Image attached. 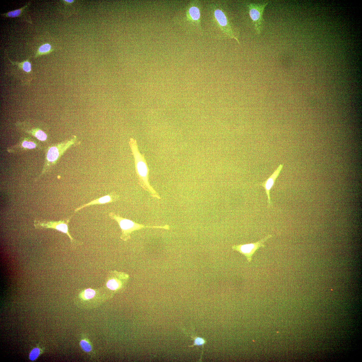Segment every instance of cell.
<instances>
[{"instance_id": "8992f818", "label": "cell", "mask_w": 362, "mask_h": 362, "mask_svg": "<svg viewBox=\"0 0 362 362\" xmlns=\"http://www.w3.org/2000/svg\"><path fill=\"white\" fill-rule=\"evenodd\" d=\"M120 196L115 193H112L110 194L105 196L102 197L95 199L88 203L84 204L79 208H77L75 212H77L82 209L84 208L89 206L96 205L105 204L110 203L116 202L119 199Z\"/></svg>"}, {"instance_id": "2e32d148", "label": "cell", "mask_w": 362, "mask_h": 362, "mask_svg": "<svg viewBox=\"0 0 362 362\" xmlns=\"http://www.w3.org/2000/svg\"><path fill=\"white\" fill-rule=\"evenodd\" d=\"M51 49V45L49 44H46L40 47L39 49V52L40 53H45L49 52Z\"/></svg>"}, {"instance_id": "d6986e66", "label": "cell", "mask_w": 362, "mask_h": 362, "mask_svg": "<svg viewBox=\"0 0 362 362\" xmlns=\"http://www.w3.org/2000/svg\"><path fill=\"white\" fill-rule=\"evenodd\" d=\"M205 342L204 339L200 338H196L195 341L194 345H201L204 344Z\"/></svg>"}, {"instance_id": "ac0fdd59", "label": "cell", "mask_w": 362, "mask_h": 362, "mask_svg": "<svg viewBox=\"0 0 362 362\" xmlns=\"http://www.w3.org/2000/svg\"><path fill=\"white\" fill-rule=\"evenodd\" d=\"M22 68L24 71L27 73L30 72L31 70V64L28 61L25 62L23 64Z\"/></svg>"}, {"instance_id": "3957f363", "label": "cell", "mask_w": 362, "mask_h": 362, "mask_svg": "<svg viewBox=\"0 0 362 362\" xmlns=\"http://www.w3.org/2000/svg\"><path fill=\"white\" fill-rule=\"evenodd\" d=\"M268 2L251 3L248 5L249 16L253 23L255 29L258 35L261 33L264 19L263 15L265 7Z\"/></svg>"}, {"instance_id": "6da1fadb", "label": "cell", "mask_w": 362, "mask_h": 362, "mask_svg": "<svg viewBox=\"0 0 362 362\" xmlns=\"http://www.w3.org/2000/svg\"><path fill=\"white\" fill-rule=\"evenodd\" d=\"M131 148H132L134 157H135L136 167L137 173H138L142 183L148 191L151 192L153 196L157 197L155 194L156 193L152 189L149 185L148 180V170L147 165L144 159L140 154L138 150L136 143L131 141Z\"/></svg>"}, {"instance_id": "5bb4252c", "label": "cell", "mask_w": 362, "mask_h": 362, "mask_svg": "<svg viewBox=\"0 0 362 362\" xmlns=\"http://www.w3.org/2000/svg\"><path fill=\"white\" fill-rule=\"evenodd\" d=\"M40 353L39 349L38 348H35L33 349L31 351L30 355L29 358L31 360L33 361L36 359L38 357Z\"/></svg>"}, {"instance_id": "ffe728a7", "label": "cell", "mask_w": 362, "mask_h": 362, "mask_svg": "<svg viewBox=\"0 0 362 362\" xmlns=\"http://www.w3.org/2000/svg\"><path fill=\"white\" fill-rule=\"evenodd\" d=\"M65 1L67 2H71L73 1Z\"/></svg>"}, {"instance_id": "7c38bea8", "label": "cell", "mask_w": 362, "mask_h": 362, "mask_svg": "<svg viewBox=\"0 0 362 362\" xmlns=\"http://www.w3.org/2000/svg\"><path fill=\"white\" fill-rule=\"evenodd\" d=\"M81 348L84 351L88 352L91 350V346L89 343L85 340H82L80 343Z\"/></svg>"}, {"instance_id": "5b68a950", "label": "cell", "mask_w": 362, "mask_h": 362, "mask_svg": "<svg viewBox=\"0 0 362 362\" xmlns=\"http://www.w3.org/2000/svg\"><path fill=\"white\" fill-rule=\"evenodd\" d=\"M283 167L282 164H280L277 169L272 174L265 182L262 183L261 186H263L266 192L268 197V206L270 207L272 203L271 201L270 195V192L272 189L275 183L276 180L279 176L281 172V171Z\"/></svg>"}, {"instance_id": "8fae6325", "label": "cell", "mask_w": 362, "mask_h": 362, "mask_svg": "<svg viewBox=\"0 0 362 362\" xmlns=\"http://www.w3.org/2000/svg\"><path fill=\"white\" fill-rule=\"evenodd\" d=\"M95 294L96 292L94 290L88 288L84 291L83 293V296L84 298L85 299H89L94 297Z\"/></svg>"}, {"instance_id": "52a82bcc", "label": "cell", "mask_w": 362, "mask_h": 362, "mask_svg": "<svg viewBox=\"0 0 362 362\" xmlns=\"http://www.w3.org/2000/svg\"><path fill=\"white\" fill-rule=\"evenodd\" d=\"M129 278V276L123 273L117 272L113 277H110L107 283V288L112 291L120 289Z\"/></svg>"}, {"instance_id": "30bf717a", "label": "cell", "mask_w": 362, "mask_h": 362, "mask_svg": "<svg viewBox=\"0 0 362 362\" xmlns=\"http://www.w3.org/2000/svg\"><path fill=\"white\" fill-rule=\"evenodd\" d=\"M55 229L62 232L67 234L69 237L71 241L73 240L68 232V227L66 223H65L64 222H61L56 226Z\"/></svg>"}, {"instance_id": "9c48e42d", "label": "cell", "mask_w": 362, "mask_h": 362, "mask_svg": "<svg viewBox=\"0 0 362 362\" xmlns=\"http://www.w3.org/2000/svg\"><path fill=\"white\" fill-rule=\"evenodd\" d=\"M189 13L192 19L195 21L198 20L200 18V12L197 7H193L190 8Z\"/></svg>"}, {"instance_id": "277c9868", "label": "cell", "mask_w": 362, "mask_h": 362, "mask_svg": "<svg viewBox=\"0 0 362 362\" xmlns=\"http://www.w3.org/2000/svg\"><path fill=\"white\" fill-rule=\"evenodd\" d=\"M272 235H269L263 239L257 242L248 243L244 245H234L232 249L234 250L239 252L240 253L244 255L249 262L252 260V257L258 249L261 247H264V243L272 237Z\"/></svg>"}, {"instance_id": "7a4b0ae2", "label": "cell", "mask_w": 362, "mask_h": 362, "mask_svg": "<svg viewBox=\"0 0 362 362\" xmlns=\"http://www.w3.org/2000/svg\"><path fill=\"white\" fill-rule=\"evenodd\" d=\"M109 216L111 219L116 221L120 227L122 232L120 238L124 241H126L130 238L131 233L135 231L138 230L145 227H156L166 229L164 227H152L146 226L137 223L132 220L126 218L121 217L113 213H110Z\"/></svg>"}, {"instance_id": "4fadbf2b", "label": "cell", "mask_w": 362, "mask_h": 362, "mask_svg": "<svg viewBox=\"0 0 362 362\" xmlns=\"http://www.w3.org/2000/svg\"><path fill=\"white\" fill-rule=\"evenodd\" d=\"M34 136L36 138L41 141H44L47 139V136L46 134L41 130H37L34 133Z\"/></svg>"}, {"instance_id": "9a60e30c", "label": "cell", "mask_w": 362, "mask_h": 362, "mask_svg": "<svg viewBox=\"0 0 362 362\" xmlns=\"http://www.w3.org/2000/svg\"><path fill=\"white\" fill-rule=\"evenodd\" d=\"M22 146L25 148L32 149L35 148L36 145L35 143L33 142L25 141L22 143Z\"/></svg>"}, {"instance_id": "e0dca14e", "label": "cell", "mask_w": 362, "mask_h": 362, "mask_svg": "<svg viewBox=\"0 0 362 362\" xmlns=\"http://www.w3.org/2000/svg\"><path fill=\"white\" fill-rule=\"evenodd\" d=\"M22 9L9 12L7 14V16L10 17L14 18L17 17L20 14Z\"/></svg>"}, {"instance_id": "ba28073f", "label": "cell", "mask_w": 362, "mask_h": 362, "mask_svg": "<svg viewBox=\"0 0 362 362\" xmlns=\"http://www.w3.org/2000/svg\"><path fill=\"white\" fill-rule=\"evenodd\" d=\"M214 15L215 18L220 26L225 27L227 25L228 21L227 18L222 11L217 9L215 11Z\"/></svg>"}]
</instances>
